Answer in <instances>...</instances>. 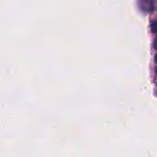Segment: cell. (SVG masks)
<instances>
[{
    "mask_svg": "<svg viewBox=\"0 0 157 157\" xmlns=\"http://www.w3.org/2000/svg\"><path fill=\"white\" fill-rule=\"evenodd\" d=\"M138 6L142 11L147 13L153 12L155 8L154 2L152 0H139Z\"/></svg>",
    "mask_w": 157,
    "mask_h": 157,
    "instance_id": "obj_1",
    "label": "cell"
},
{
    "mask_svg": "<svg viewBox=\"0 0 157 157\" xmlns=\"http://www.w3.org/2000/svg\"><path fill=\"white\" fill-rule=\"evenodd\" d=\"M150 28L153 33L157 34V21H151L150 23Z\"/></svg>",
    "mask_w": 157,
    "mask_h": 157,
    "instance_id": "obj_2",
    "label": "cell"
},
{
    "mask_svg": "<svg viewBox=\"0 0 157 157\" xmlns=\"http://www.w3.org/2000/svg\"><path fill=\"white\" fill-rule=\"evenodd\" d=\"M153 47L155 49L157 50V38L155 39L153 41Z\"/></svg>",
    "mask_w": 157,
    "mask_h": 157,
    "instance_id": "obj_3",
    "label": "cell"
},
{
    "mask_svg": "<svg viewBox=\"0 0 157 157\" xmlns=\"http://www.w3.org/2000/svg\"><path fill=\"white\" fill-rule=\"evenodd\" d=\"M154 83H155V84L156 85H157V75L155 77V78H154Z\"/></svg>",
    "mask_w": 157,
    "mask_h": 157,
    "instance_id": "obj_4",
    "label": "cell"
},
{
    "mask_svg": "<svg viewBox=\"0 0 157 157\" xmlns=\"http://www.w3.org/2000/svg\"><path fill=\"white\" fill-rule=\"evenodd\" d=\"M155 63L157 64V53L155 56Z\"/></svg>",
    "mask_w": 157,
    "mask_h": 157,
    "instance_id": "obj_5",
    "label": "cell"
},
{
    "mask_svg": "<svg viewBox=\"0 0 157 157\" xmlns=\"http://www.w3.org/2000/svg\"><path fill=\"white\" fill-rule=\"evenodd\" d=\"M155 74H156V75H157V66L155 67Z\"/></svg>",
    "mask_w": 157,
    "mask_h": 157,
    "instance_id": "obj_6",
    "label": "cell"
}]
</instances>
